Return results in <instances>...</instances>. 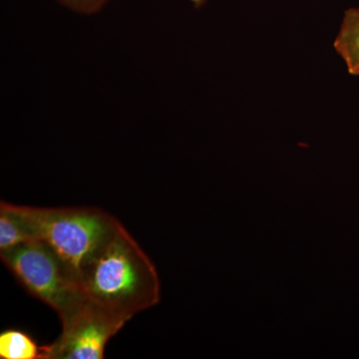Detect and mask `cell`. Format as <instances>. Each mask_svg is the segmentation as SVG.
Listing matches in <instances>:
<instances>
[{
  "mask_svg": "<svg viewBox=\"0 0 359 359\" xmlns=\"http://www.w3.org/2000/svg\"><path fill=\"white\" fill-rule=\"evenodd\" d=\"M0 358L43 359V346L23 330H6L0 334Z\"/></svg>",
  "mask_w": 359,
  "mask_h": 359,
  "instance_id": "cell-6",
  "label": "cell"
},
{
  "mask_svg": "<svg viewBox=\"0 0 359 359\" xmlns=\"http://www.w3.org/2000/svg\"><path fill=\"white\" fill-rule=\"evenodd\" d=\"M70 9L81 13H94L100 11L107 0H59Z\"/></svg>",
  "mask_w": 359,
  "mask_h": 359,
  "instance_id": "cell-8",
  "label": "cell"
},
{
  "mask_svg": "<svg viewBox=\"0 0 359 359\" xmlns=\"http://www.w3.org/2000/svg\"><path fill=\"white\" fill-rule=\"evenodd\" d=\"M32 241L34 240L20 219L4 208L0 207V252Z\"/></svg>",
  "mask_w": 359,
  "mask_h": 359,
  "instance_id": "cell-7",
  "label": "cell"
},
{
  "mask_svg": "<svg viewBox=\"0 0 359 359\" xmlns=\"http://www.w3.org/2000/svg\"><path fill=\"white\" fill-rule=\"evenodd\" d=\"M194 2H196V4H201V2L203 1V0H193Z\"/></svg>",
  "mask_w": 359,
  "mask_h": 359,
  "instance_id": "cell-9",
  "label": "cell"
},
{
  "mask_svg": "<svg viewBox=\"0 0 359 359\" xmlns=\"http://www.w3.org/2000/svg\"><path fill=\"white\" fill-rule=\"evenodd\" d=\"M18 282L67 323L88 302L80 278L44 243L34 240L0 252Z\"/></svg>",
  "mask_w": 359,
  "mask_h": 359,
  "instance_id": "cell-3",
  "label": "cell"
},
{
  "mask_svg": "<svg viewBox=\"0 0 359 359\" xmlns=\"http://www.w3.org/2000/svg\"><path fill=\"white\" fill-rule=\"evenodd\" d=\"M334 48L346 66L349 74L359 75V8L348 9L337 39Z\"/></svg>",
  "mask_w": 359,
  "mask_h": 359,
  "instance_id": "cell-5",
  "label": "cell"
},
{
  "mask_svg": "<svg viewBox=\"0 0 359 359\" xmlns=\"http://www.w3.org/2000/svg\"><path fill=\"white\" fill-rule=\"evenodd\" d=\"M129 320L88 301L63 323L60 337L43 346V359H102L108 341Z\"/></svg>",
  "mask_w": 359,
  "mask_h": 359,
  "instance_id": "cell-4",
  "label": "cell"
},
{
  "mask_svg": "<svg viewBox=\"0 0 359 359\" xmlns=\"http://www.w3.org/2000/svg\"><path fill=\"white\" fill-rule=\"evenodd\" d=\"M0 207L20 219L33 240L48 245L79 278L90 257L120 224L95 207L41 208L6 202Z\"/></svg>",
  "mask_w": 359,
  "mask_h": 359,
  "instance_id": "cell-2",
  "label": "cell"
},
{
  "mask_svg": "<svg viewBox=\"0 0 359 359\" xmlns=\"http://www.w3.org/2000/svg\"><path fill=\"white\" fill-rule=\"evenodd\" d=\"M88 301L131 320L160 301V280L150 257L120 223L80 273Z\"/></svg>",
  "mask_w": 359,
  "mask_h": 359,
  "instance_id": "cell-1",
  "label": "cell"
}]
</instances>
